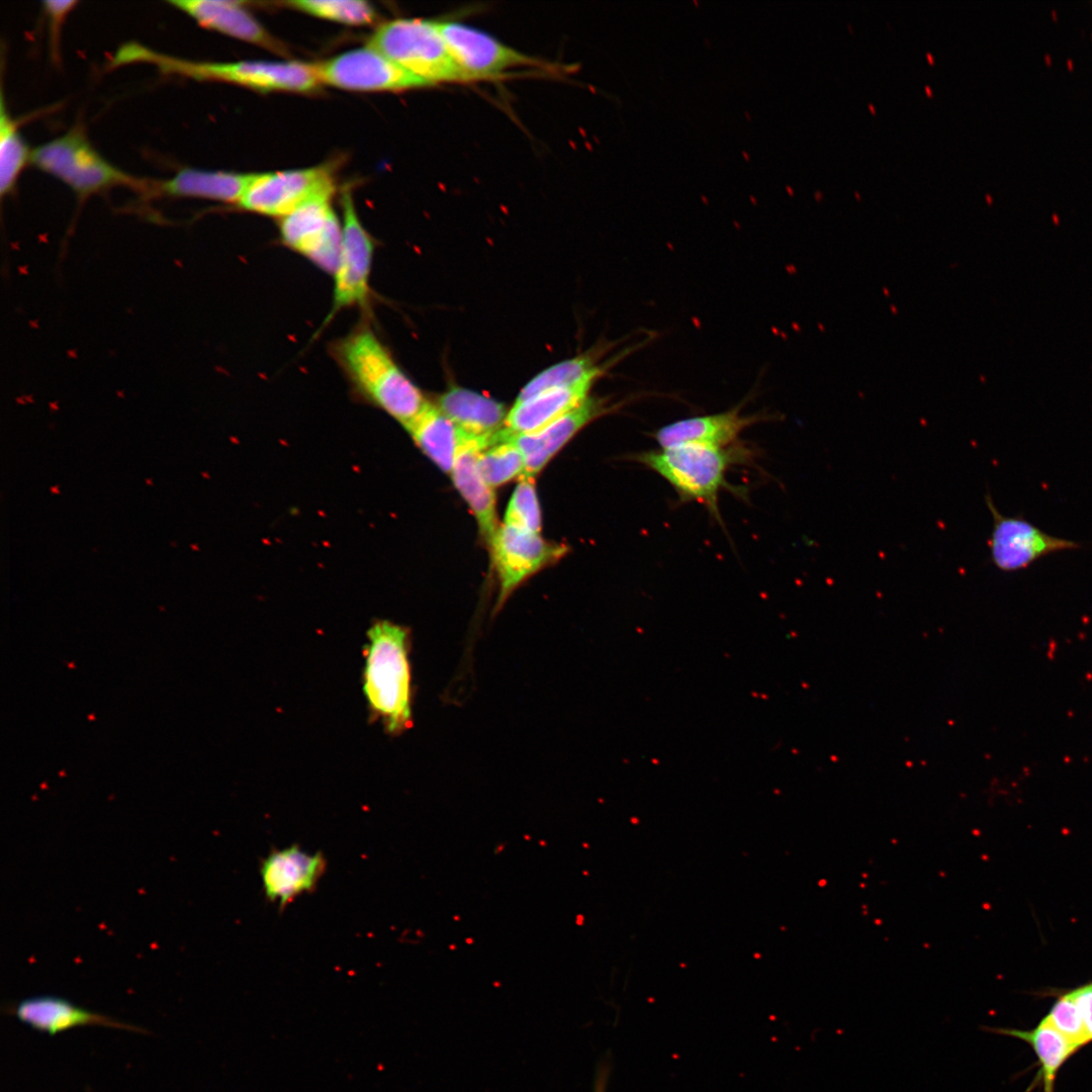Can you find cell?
<instances>
[{"label":"cell","mask_w":1092,"mask_h":1092,"mask_svg":"<svg viewBox=\"0 0 1092 1092\" xmlns=\"http://www.w3.org/2000/svg\"><path fill=\"white\" fill-rule=\"evenodd\" d=\"M332 355L354 389L405 430L430 404L368 326L361 325L336 341Z\"/></svg>","instance_id":"obj_1"},{"label":"cell","mask_w":1092,"mask_h":1092,"mask_svg":"<svg viewBox=\"0 0 1092 1092\" xmlns=\"http://www.w3.org/2000/svg\"><path fill=\"white\" fill-rule=\"evenodd\" d=\"M363 691L369 711L391 735L413 725L410 631L402 625L375 621L367 630Z\"/></svg>","instance_id":"obj_2"},{"label":"cell","mask_w":1092,"mask_h":1092,"mask_svg":"<svg viewBox=\"0 0 1092 1092\" xmlns=\"http://www.w3.org/2000/svg\"><path fill=\"white\" fill-rule=\"evenodd\" d=\"M751 451L735 444L729 447L684 445L641 451L630 456L635 462L661 476L676 492L681 503H698L721 522L719 494L737 488L726 480L729 468L750 460Z\"/></svg>","instance_id":"obj_3"},{"label":"cell","mask_w":1092,"mask_h":1092,"mask_svg":"<svg viewBox=\"0 0 1092 1092\" xmlns=\"http://www.w3.org/2000/svg\"><path fill=\"white\" fill-rule=\"evenodd\" d=\"M135 62L154 65L166 74L195 80L223 81L264 91L308 92L320 85L312 65L266 61L196 62L161 54L136 42L121 46L110 65L116 67Z\"/></svg>","instance_id":"obj_4"},{"label":"cell","mask_w":1092,"mask_h":1092,"mask_svg":"<svg viewBox=\"0 0 1092 1092\" xmlns=\"http://www.w3.org/2000/svg\"><path fill=\"white\" fill-rule=\"evenodd\" d=\"M368 47L425 81L469 82L453 59L442 35L439 21L424 18H396L382 23Z\"/></svg>","instance_id":"obj_5"},{"label":"cell","mask_w":1092,"mask_h":1092,"mask_svg":"<svg viewBox=\"0 0 1092 1092\" xmlns=\"http://www.w3.org/2000/svg\"><path fill=\"white\" fill-rule=\"evenodd\" d=\"M29 162L63 181L80 198L119 185L138 190L151 187L107 162L77 127L35 148Z\"/></svg>","instance_id":"obj_6"},{"label":"cell","mask_w":1092,"mask_h":1092,"mask_svg":"<svg viewBox=\"0 0 1092 1092\" xmlns=\"http://www.w3.org/2000/svg\"><path fill=\"white\" fill-rule=\"evenodd\" d=\"M334 191L332 172L324 166L262 173L256 174L238 204L249 211L282 218L307 202L331 199Z\"/></svg>","instance_id":"obj_7"},{"label":"cell","mask_w":1092,"mask_h":1092,"mask_svg":"<svg viewBox=\"0 0 1092 1092\" xmlns=\"http://www.w3.org/2000/svg\"><path fill=\"white\" fill-rule=\"evenodd\" d=\"M985 500L993 520L990 560L1003 572L1019 571L1044 556L1081 548L1077 541L1051 535L1022 516L1002 515L989 493Z\"/></svg>","instance_id":"obj_8"},{"label":"cell","mask_w":1092,"mask_h":1092,"mask_svg":"<svg viewBox=\"0 0 1092 1092\" xmlns=\"http://www.w3.org/2000/svg\"><path fill=\"white\" fill-rule=\"evenodd\" d=\"M342 247L334 273V294L328 320L348 307H365L370 298L374 243L362 225L351 192L342 193Z\"/></svg>","instance_id":"obj_9"},{"label":"cell","mask_w":1092,"mask_h":1092,"mask_svg":"<svg viewBox=\"0 0 1092 1092\" xmlns=\"http://www.w3.org/2000/svg\"><path fill=\"white\" fill-rule=\"evenodd\" d=\"M439 26L453 59L469 82L502 78L514 68L548 66L471 25L439 21Z\"/></svg>","instance_id":"obj_10"},{"label":"cell","mask_w":1092,"mask_h":1092,"mask_svg":"<svg viewBox=\"0 0 1092 1092\" xmlns=\"http://www.w3.org/2000/svg\"><path fill=\"white\" fill-rule=\"evenodd\" d=\"M320 83L360 91H402L427 87L422 79L367 47L312 65Z\"/></svg>","instance_id":"obj_11"},{"label":"cell","mask_w":1092,"mask_h":1092,"mask_svg":"<svg viewBox=\"0 0 1092 1092\" xmlns=\"http://www.w3.org/2000/svg\"><path fill=\"white\" fill-rule=\"evenodd\" d=\"M282 243L334 275L342 247V223L330 199L307 202L281 218Z\"/></svg>","instance_id":"obj_12"},{"label":"cell","mask_w":1092,"mask_h":1092,"mask_svg":"<svg viewBox=\"0 0 1092 1092\" xmlns=\"http://www.w3.org/2000/svg\"><path fill=\"white\" fill-rule=\"evenodd\" d=\"M489 545L499 582L496 609L525 579L566 552L563 545L506 524L497 528Z\"/></svg>","instance_id":"obj_13"},{"label":"cell","mask_w":1092,"mask_h":1092,"mask_svg":"<svg viewBox=\"0 0 1092 1092\" xmlns=\"http://www.w3.org/2000/svg\"><path fill=\"white\" fill-rule=\"evenodd\" d=\"M326 870L321 851L309 853L298 844L273 849L260 863L265 898L283 910L298 896L313 892Z\"/></svg>","instance_id":"obj_14"},{"label":"cell","mask_w":1092,"mask_h":1092,"mask_svg":"<svg viewBox=\"0 0 1092 1092\" xmlns=\"http://www.w3.org/2000/svg\"><path fill=\"white\" fill-rule=\"evenodd\" d=\"M742 404L722 413L676 420L653 432L661 449L684 445L729 447L737 444L740 434L759 422V415H741Z\"/></svg>","instance_id":"obj_15"},{"label":"cell","mask_w":1092,"mask_h":1092,"mask_svg":"<svg viewBox=\"0 0 1092 1092\" xmlns=\"http://www.w3.org/2000/svg\"><path fill=\"white\" fill-rule=\"evenodd\" d=\"M7 1011L31 1028L56 1033L87 1025H99L146 1033L147 1030L110 1016L79 1007L56 996H34L10 1004Z\"/></svg>","instance_id":"obj_16"},{"label":"cell","mask_w":1092,"mask_h":1092,"mask_svg":"<svg viewBox=\"0 0 1092 1092\" xmlns=\"http://www.w3.org/2000/svg\"><path fill=\"white\" fill-rule=\"evenodd\" d=\"M607 411L604 399L589 396L539 431L510 437L524 456L522 477L533 478L580 429Z\"/></svg>","instance_id":"obj_17"},{"label":"cell","mask_w":1092,"mask_h":1092,"mask_svg":"<svg viewBox=\"0 0 1092 1092\" xmlns=\"http://www.w3.org/2000/svg\"><path fill=\"white\" fill-rule=\"evenodd\" d=\"M494 442L495 435L491 438H475L461 432V441L451 472L455 486L476 518L479 531L487 544H490L498 528L495 496L492 487L479 471L478 458L481 451Z\"/></svg>","instance_id":"obj_18"},{"label":"cell","mask_w":1092,"mask_h":1092,"mask_svg":"<svg viewBox=\"0 0 1092 1092\" xmlns=\"http://www.w3.org/2000/svg\"><path fill=\"white\" fill-rule=\"evenodd\" d=\"M201 26L246 40L276 53L283 49L244 7L242 1L174 0L169 1Z\"/></svg>","instance_id":"obj_19"},{"label":"cell","mask_w":1092,"mask_h":1092,"mask_svg":"<svg viewBox=\"0 0 1092 1092\" xmlns=\"http://www.w3.org/2000/svg\"><path fill=\"white\" fill-rule=\"evenodd\" d=\"M597 379H585L555 388L518 402L508 413L500 434L504 438L534 433L572 411L587 397Z\"/></svg>","instance_id":"obj_20"},{"label":"cell","mask_w":1092,"mask_h":1092,"mask_svg":"<svg viewBox=\"0 0 1092 1092\" xmlns=\"http://www.w3.org/2000/svg\"><path fill=\"white\" fill-rule=\"evenodd\" d=\"M436 406L459 431L475 438L493 437L504 428L508 416L500 402L458 386L443 392Z\"/></svg>","instance_id":"obj_21"},{"label":"cell","mask_w":1092,"mask_h":1092,"mask_svg":"<svg viewBox=\"0 0 1092 1092\" xmlns=\"http://www.w3.org/2000/svg\"><path fill=\"white\" fill-rule=\"evenodd\" d=\"M256 174L183 168L172 178L157 183L160 192L178 197H199L239 202Z\"/></svg>","instance_id":"obj_22"},{"label":"cell","mask_w":1092,"mask_h":1092,"mask_svg":"<svg viewBox=\"0 0 1092 1092\" xmlns=\"http://www.w3.org/2000/svg\"><path fill=\"white\" fill-rule=\"evenodd\" d=\"M981 1029L1015 1037L1030 1044L1040 1064L1043 1092H1054L1060 1068L1079 1049L1044 1018L1030 1030L987 1026H982Z\"/></svg>","instance_id":"obj_23"},{"label":"cell","mask_w":1092,"mask_h":1092,"mask_svg":"<svg viewBox=\"0 0 1092 1092\" xmlns=\"http://www.w3.org/2000/svg\"><path fill=\"white\" fill-rule=\"evenodd\" d=\"M406 431L441 470L452 472L461 432L436 405L430 403Z\"/></svg>","instance_id":"obj_24"},{"label":"cell","mask_w":1092,"mask_h":1092,"mask_svg":"<svg viewBox=\"0 0 1092 1092\" xmlns=\"http://www.w3.org/2000/svg\"><path fill=\"white\" fill-rule=\"evenodd\" d=\"M604 369L589 356H579L554 364L534 376L520 391L516 403L544 391L570 386L585 379H598Z\"/></svg>","instance_id":"obj_25"},{"label":"cell","mask_w":1092,"mask_h":1092,"mask_svg":"<svg viewBox=\"0 0 1092 1092\" xmlns=\"http://www.w3.org/2000/svg\"><path fill=\"white\" fill-rule=\"evenodd\" d=\"M0 97V194L3 197L14 188L20 172L30 161L31 152L6 108L3 92Z\"/></svg>","instance_id":"obj_26"},{"label":"cell","mask_w":1092,"mask_h":1092,"mask_svg":"<svg viewBox=\"0 0 1092 1092\" xmlns=\"http://www.w3.org/2000/svg\"><path fill=\"white\" fill-rule=\"evenodd\" d=\"M479 471L492 488L525 472L524 456L512 438H505L483 449L478 458Z\"/></svg>","instance_id":"obj_27"},{"label":"cell","mask_w":1092,"mask_h":1092,"mask_svg":"<svg viewBox=\"0 0 1092 1092\" xmlns=\"http://www.w3.org/2000/svg\"><path fill=\"white\" fill-rule=\"evenodd\" d=\"M287 4L310 15L351 25L373 22L374 8L362 0H297Z\"/></svg>","instance_id":"obj_28"},{"label":"cell","mask_w":1092,"mask_h":1092,"mask_svg":"<svg viewBox=\"0 0 1092 1092\" xmlns=\"http://www.w3.org/2000/svg\"><path fill=\"white\" fill-rule=\"evenodd\" d=\"M505 524L535 534L541 530V512L532 477H521L510 498Z\"/></svg>","instance_id":"obj_29"},{"label":"cell","mask_w":1092,"mask_h":1092,"mask_svg":"<svg viewBox=\"0 0 1092 1092\" xmlns=\"http://www.w3.org/2000/svg\"><path fill=\"white\" fill-rule=\"evenodd\" d=\"M1043 1018L1076 1046L1081 1048L1089 1043L1082 1018L1070 991L1058 997Z\"/></svg>","instance_id":"obj_30"},{"label":"cell","mask_w":1092,"mask_h":1092,"mask_svg":"<svg viewBox=\"0 0 1092 1092\" xmlns=\"http://www.w3.org/2000/svg\"><path fill=\"white\" fill-rule=\"evenodd\" d=\"M1082 1018L1087 1040L1092 1041V981L1070 990Z\"/></svg>","instance_id":"obj_31"},{"label":"cell","mask_w":1092,"mask_h":1092,"mask_svg":"<svg viewBox=\"0 0 1092 1092\" xmlns=\"http://www.w3.org/2000/svg\"><path fill=\"white\" fill-rule=\"evenodd\" d=\"M77 1L72 0H48L43 1V11L50 22L52 42L57 41V33L67 14L74 8Z\"/></svg>","instance_id":"obj_32"},{"label":"cell","mask_w":1092,"mask_h":1092,"mask_svg":"<svg viewBox=\"0 0 1092 1092\" xmlns=\"http://www.w3.org/2000/svg\"><path fill=\"white\" fill-rule=\"evenodd\" d=\"M604 1086H605V1081H604L603 1078H600L599 1082L597 1084V1091L596 1092H604L605 1091Z\"/></svg>","instance_id":"obj_33"}]
</instances>
